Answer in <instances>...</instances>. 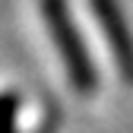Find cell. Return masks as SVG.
Instances as JSON below:
<instances>
[{"instance_id":"3957f363","label":"cell","mask_w":133,"mask_h":133,"mask_svg":"<svg viewBox=\"0 0 133 133\" xmlns=\"http://www.w3.org/2000/svg\"><path fill=\"white\" fill-rule=\"evenodd\" d=\"M19 108H22V102L16 92H0V133H16Z\"/></svg>"},{"instance_id":"7a4b0ae2","label":"cell","mask_w":133,"mask_h":133,"mask_svg":"<svg viewBox=\"0 0 133 133\" xmlns=\"http://www.w3.org/2000/svg\"><path fill=\"white\" fill-rule=\"evenodd\" d=\"M89 3H92L95 22L102 29L111 54H114V63H117L121 76L127 82H133V29L124 16L121 0H89Z\"/></svg>"},{"instance_id":"6da1fadb","label":"cell","mask_w":133,"mask_h":133,"mask_svg":"<svg viewBox=\"0 0 133 133\" xmlns=\"http://www.w3.org/2000/svg\"><path fill=\"white\" fill-rule=\"evenodd\" d=\"M41 19H44L48 35H51V44L60 54V63H63V73L70 79V86L79 95H92L98 86V73H95L89 48L73 22L70 3L66 0H41Z\"/></svg>"}]
</instances>
